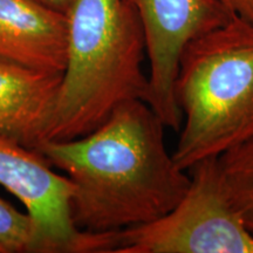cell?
I'll return each instance as SVG.
<instances>
[{"mask_svg": "<svg viewBox=\"0 0 253 253\" xmlns=\"http://www.w3.org/2000/svg\"><path fill=\"white\" fill-rule=\"evenodd\" d=\"M164 128L149 104L134 100L89 134L34 149L72 182L78 230L119 232L156 220L182 201L191 178L168 153Z\"/></svg>", "mask_w": 253, "mask_h": 253, "instance_id": "1", "label": "cell"}, {"mask_svg": "<svg viewBox=\"0 0 253 253\" xmlns=\"http://www.w3.org/2000/svg\"><path fill=\"white\" fill-rule=\"evenodd\" d=\"M63 13L67 61L45 141L89 134L149 91L143 25L129 0H66Z\"/></svg>", "mask_w": 253, "mask_h": 253, "instance_id": "2", "label": "cell"}, {"mask_svg": "<svg viewBox=\"0 0 253 253\" xmlns=\"http://www.w3.org/2000/svg\"><path fill=\"white\" fill-rule=\"evenodd\" d=\"M175 96L185 122L172 157L185 171L253 138V24L232 17L190 41Z\"/></svg>", "mask_w": 253, "mask_h": 253, "instance_id": "3", "label": "cell"}, {"mask_svg": "<svg viewBox=\"0 0 253 253\" xmlns=\"http://www.w3.org/2000/svg\"><path fill=\"white\" fill-rule=\"evenodd\" d=\"M190 171L182 201L156 220L120 231L115 253H253V233L224 195L218 157Z\"/></svg>", "mask_w": 253, "mask_h": 253, "instance_id": "4", "label": "cell"}, {"mask_svg": "<svg viewBox=\"0 0 253 253\" xmlns=\"http://www.w3.org/2000/svg\"><path fill=\"white\" fill-rule=\"evenodd\" d=\"M0 185L33 218L39 253H114L119 232L90 233L72 220L73 184L37 150L0 135Z\"/></svg>", "mask_w": 253, "mask_h": 253, "instance_id": "5", "label": "cell"}, {"mask_svg": "<svg viewBox=\"0 0 253 253\" xmlns=\"http://www.w3.org/2000/svg\"><path fill=\"white\" fill-rule=\"evenodd\" d=\"M137 9L150 62L147 103L166 128L179 130L183 114L175 96L179 60L185 46L226 24L230 14L218 0H129Z\"/></svg>", "mask_w": 253, "mask_h": 253, "instance_id": "6", "label": "cell"}, {"mask_svg": "<svg viewBox=\"0 0 253 253\" xmlns=\"http://www.w3.org/2000/svg\"><path fill=\"white\" fill-rule=\"evenodd\" d=\"M0 60L63 73L67 61L65 13L37 0H0Z\"/></svg>", "mask_w": 253, "mask_h": 253, "instance_id": "7", "label": "cell"}, {"mask_svg": "<svg viewBox=\"0 0 253 253\" xmlns=\"http://www.w3.org/2000/svg\"><path fill=\"white\" fill-rule=\"evenodd\" d=\"M62 74L0 60V135L31 149L45 141Z\"/></svg>", "mask_w": 253, "mask_h": 253, "instance_id": "8", "label": "cell"}, {"mask_svg": "<svg viewBox=\"0 0 253 253\" xmlns=\"http://www.w3.org/2000/svg\"><path fill=\"white\" fill-rule=\"evenodd\" d=\"M218 169L227 202L253 233V138L218 156Z\"/></svg>", "mask_w": 253, "mask_h": 253, "instance_id": "9", "label": "cell"}, {"mask_svg": "<svg viewBox=\"0 0 253 253\" xmlns=\"http://www.w3.org/2000/svg\"><path fill=\"white\" fill-rule=\"evenodd\" d=\"M0 253H39L33 218L0 197Z\"/></svg>", "mask_w": 253, "mask_h": 253, "instance_id": "10", "label": "cell"}, {"mask_svg": "<svg viewBox=\"0 0 253 253\" xmlns=\"http://www.w3.org/2000/svg\"><path fill=\"white\" fill-rule=\"evenodd\" d=\"M230 14L253 24V0H218Z\"/></svg>", "mask_w": 253, "mask_h": 253, "instance_id": "11", "label": "cell"}, {"mask_svg": "<svg viewBox=\"0 0 253 253\" xmlns=\"http://www.w3.org/2000/svg\"><path fill=\"white\" fill-rule=\"evenodd\" d=\"M37 1L41 2V4L49 6V7L58 9V11L63 12L66 6V0H37Z\"/></svg>", "mask_w": 253, "mask_h": 253, "instance_id": "12", "label": "cell"}]
</instances>
